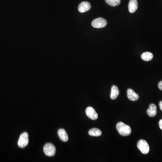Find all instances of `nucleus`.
<instances>
[{
  "mask_svg": "<svg viewBox=\"0 0 162 162\" xmlns=\"http://www.w3.org/2000/svg\"><path fill=\"white\" fill-rule=\"evenodd\" d=\"M29 134L25 132L22 134L18 141V146L21 148H23L29 144Z\"/></svg>",
  "mask_w": 162,
  "mask_h": 162,
  "instance_id": "4",
  "label": "nucleus"
},
{
  "mask_svg": "<svg viewBox=\"0 0 162 162\" xmlns=\"http://www.w3.org/2000/svg\"><path fill=\"white\" fill-rule=\"evenodd\" d=\"M106 2L112 6H116L120 5L121 0H105Z\"/></svg>",
  "mask_w": 162,
  "mask_h": 162,
  "instance_id": "15",
  "label": "nucleus"
},
{
  "mask_svg": "<svg viewBox=\"0 0 162 162\" xmlns=\"http://www.w3.org/2000/svg\"><path fill=\"white\" fill-rule=\"evenodd\" d=\"M91 5L90 3L87 2H82L78 7V10L80 13H84L88 11L91 9Z\"/></svg>",
  "mask_w": 162,
  "mask_h": 162,
  "instance_id": "7",
  "label": "nucleus"
},
{
  "mask_svg": "<svg viewBox=\"0 0 162 162\" xmlns=\"http://www.w3.org/2000/svg\"><path fill=\"white\" fill-rule=\"evenodd\" d=\"M159 105H160V109L162 111V101L160 102V103H159Z\"/></svg>",
  "mask_w": 162,
  "mask_h": 162,
  "instance_id": "18",
  "label": "nucleus"
},
{
  "mask_svg": "<svg viewBox=\"0 0 162 162\" xmlns=\"http://www.w3.org/2000/svg\"><path fill=\"white\" fill-rule=\"evenodd\" d=\"M137 147L143 154H146L150 151V146L144 140H140L137 143Z\"/></svg>",
  "mask_w": 162,
  "mask_h": 162,
  "instance_id": "3",
  "label": "nucleus"
},
{
  "mask_svg": "<svg viewBox=\"0 0 162 162\" xmlns=\"http://www.w3.org/2000/svg\"><path fill=\"white\" fill-rule=\"evenodd\" d=\"M157 113V107L156 105L154 104H150L149 109L147 111V114L150 117H154L156 116Z\"/></svg>",
  "mask_w": 162,
  "mask_h": 162,
  "instance_id": "10",
  "label": "nucleus"
},
{
  "mask_svg": "<svg viewBox=\"0 0 162 162\" xmlns=\"http://www.w3.org/2000/svg\"><path fill=\"white\" fill-rule=\"evenodd\" d=\"M127 96L128 99L132 101H136L139 99V95L135 92L132 89H129L127 90Z\"/></svg>",
  "mask_w": 162,
  "mask_h": 162,
  "instance_id": "8",
  "label": "nucleus"
},
{
  "mask_svg": "<svg viewBox=\"0 0 162 162\" xmlns=\"http://www.w3.org/2000/svg\"><path fill=\"white\" fill-rule=\"evenodd\" d=\"M107 24V22L106 20L102 18H97L94 20L92 23V26L96 29L104 28Z\"/></svg>",
  "mask_w": 162,
  "mask_h": 162,
  "instance_id": "5",
  "label": "nucleus"
},
{
  "mask_svg": "<svg viewBox=\"0 0 162 162\" xmlns=\"http://www.w3.org/2000/svg\"><path fill=\"white\" fill-rule=\"evenodd\" d=\"M88 133L91 136H99L101 135L102 132L98 128H93L89 130Z\"/></svg>",
  "mask_w": 162,
  "mask_h": 162,
  "instance_id": "14",
  "label": "nucleus"
},
{
  "mask_svg": "<svg viewBox=\"0 0 162 162\" xmlns=\"http://www.w3.org/2000/svg\"><path fill=\"white\" fill-rule=\"evenodd\" d=\"M58 136L63 142H67L69 140V136L66 131L64 129H60L58 131Z\"/></svg>",
  "mask_w": 162,
  "mask_h": 162,
  "instance_id": "11",
  "label": "nucleus"
},
{
  "mask_svg": "<svg viewBox=\"0 0 162 162\" xmlns=\"http://www.w3.org/2000/svg\"><path fill=\"white\" fill-rule=\"evenodd\" d=\"M119 94H120V91L118 89V87L114 85L111 88V99L112 100L117 99Z\"/></svg>",
  "mask_w": 162,
  "mask_h": 162,
  "instance_id": "12",
  "label": "nucleus"
},
{
  "mask_svg": "<svg viewBox=\"0 0 162 162\" xmlns=\"http://www.w3.org/2000/svg\"><path fill=\"white\" fill-rule=\"evenodd\" d=\"M116 128L119 133L123 136H128L132 132L130 126L123 122L118 123L116 125Z\"/></svg>",
  "mask_w": 162,
  "mask_h": 162,
  "instance_id": "1",
  "label": "nucleus"
},
{
  "mask_svg": "<svg viewBox=\"0 0 162 162\" xmlns=\"http://www.w3.org/2000/svg\"><path fill=\"white\" fill-rule=\"evenodd\" d=\"M159 126H160V128L162 130V119L159 122Z\"/></svg>",
  "mask_w": 162,
  "mask_h": 162,
  "instance_id": "17",
  "label": "nucleus"
},
{
  "mask_svg": "<svg viewBox=\"0 0 162 162\" xmlns=\"http://www.w3.org/2000/svg\"><path fill=\"white\" fill-rule=\"evenodd\" d=\"M138 8L137 0H130L128 4V10L131 13H133Z\"/></svg>",
  "mask_w": 162,
  "mask_h": 162,
  "instance_id": "9",
  "label": "nucleus"
},
{
  "mask_svg": "<svg viewBox=\"0 0 162 162\" xmlns=\"http://www.w3.org/2000/svg\"><path fill=\"white\" fill-rule=\"evenodd\" d=\"M141 58L145 61H149L153 58V55L150 52H146L143 53L141 55Z\"/></svg>",
  "mask_w": 162,
  "mask_h": 162,
  "instance_id": "13",
  "label": "nucleus"
},
{
  "mask_svg": "<svg viewBox=\"0 0 162 162\" xmlns=\"http://www.w3.org/2000/svg\"><path fill=\"white\" fill-rule=\"evenodd\" d=\"M158 87L160 90L162 91V81L159 83V84H158Z\"/></svg>",
  "mask_w": 162,
  "mask_h": 162,
  "instance_id": "16",
  "label": "nucleus"
},
{
  "mask_svg": "<svg viewBox=\"0 0 162 162\" xmlns=\"http://www.w3.org/2000/svg\"><path fill=\"white\" fill-rule=\"evenodd\" d=\"M44 152L46 156L49 157H52L54 156L56 152V148L55 146L52 144L48 143L46 144L44 146Z\"/></svg>",
  "mask_w": 162,
  "mask_h": 162,
  "instance_id": "2",
  "label": "nucleus"
},
{
  "mask_svg": "<svg viewBox=\"0 0 162 162\" xmlns=\"http://www.w3.org/2000/svg\"><path fill=\"white\" fill-rule=\"evenodd\" d=\"M86 113L87 117L91 120H95L98 119V114L96 112L95 109L91 106H89L86 108Z\"/></svg>",
  "mask_w": 162,
  "mask_h": 162,
  "instance_id": "6",
  "label": "nucleus"
}]
</instances>
